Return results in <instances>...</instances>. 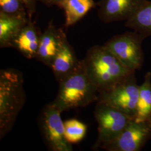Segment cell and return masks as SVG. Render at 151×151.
<instances>
[{
	"instance_id": "7a4b0ae2",
	"label": "cell",
	"mask_w": 151,
	"mask_h": 151,
	"mask_svg": "<svg viewBox=\"0 0 151 151\" xmlns=\"http://www.w3.org/2000/svg\"><path fill=\"white\" fill-rule=\"evenodd\" d=\"M24 78L13 68L0 71V139L11 131L25 103Z\"/></svg>"
},
{
	"instance_id": "ac0fdd59",
	"label": "cell",
	"mask_w": 151,
	"mask_h": 151,
	"mask_svg": "<svg viewBox=\"0 0 151 151\" xmlns=\"http://www.w3.org/2000/svg\"><path fill=\"white\" fill-rule=\"evenodd\" d=\"M0 11L12 15H27L22 0H0Z\"/></svg>"
},
{
	"instance_id": "7c38bea8",
	"label": "cell",
	"mask_w": 151,
	"mask_h": 151,
	"mask_svg": "<svg viewBox=\"0 0 151 151\" xmlns=\"http://www.w3.org/2000/svg\"><path fill=\"white\" fill-rule=\"evenodd\" d=\"M29 20L27 15H12L0 11V47H12L14 39Z\"/></svg>"
},
{
	"instance_id": "52a82bcc",
	"label": "cell",
	"mask_w": 151,
	"mask_h": 151,
	"mask_svg": "<svg viewBox=\"0 0 151 151\" xmlns=\"http://www.w3.org/2000/svg\"><path fill=\"white\" fill-rule=\"evenodd\" d=\"M139 90V86L134 73L112 87L100 92L97 101L109 104L134 119Z\"/></svg>"
},
{
	"instance_id": "5b68a950",
	"label": "cell",
	"mask_w": 151,
	"mask_h": 151,
	"mask_svg": "<svg viewBox=\"0 0 151 151\" xmlns=\"http://www.w3.org/2000/svg\"><path fill=\"white\" fill-rule=\"evenodd\" d=\"M146 39L133 30L115 35L104 44L130 70H140L144 63L142 43Z\"/></svg>"
},
{
	"instance_id": "4fadbf2b",
	"label": "cell",
	"mask_w": 151,
	"mask_h": 151,
	"mask_svg": "<svg viewBox=\"0 0 151 151\" xmlns=\"http://www.w3.org/2000/svg\"><path fill=\"white\" fill-rule=\"evenodd\" d=\"M74 50L67 41L54 57L50 66L56 80L60 82L80 64Z\"/></svg>"
},
{
	"instance_id": "8992f818",
	"label": "cell",
	"mask_w": 151,
	"mask_h": 151,
	"mask_svg": "<svg viewBox=\"0 0 151 151\" xmlns=\"http://www.w3.org/2000/svg\"><path fill=\"white\" fill-rule=\"evenodd\" d=\"M62 112L53 103L45 105L39 117V127L44 141L53 151H72V145L66 140Z\"/></svg>"
},
{
	"instance_id": "277c9868",
	"label": "cell",
	"mask_w": 151,
	"mask_h": 151,
	"mask_svg": "<svg viewBox=\"0 0 151 151\" xmlns=\"http://www.w3.org/2000/svg\"><path fill=\"white\" fill-rule=\"evenodd\" d=\"M98 136L93 149H102L124 130L133 118L106 103L97 101L94 111Z\"/></svg>"
},
{
	"instance_id": "ffe728a7",
	"label": "cell",
	"mask_w": 151,
	"mask_h": 151,
	"mask_svg": "<svg viewBox=\"0 0 151 151\" xmlns=\"http://www.w3.org/2000/svg\"><path fill=\"white\" fill-rule=\"evenodd\" d=\"M62 1V0H37V1H39L48 6H58Z\"/></svg>"
},
{
	"instance_id": "9a60e30c",
	"label": "cell",
	"mask_w": 151,
	"mask_h": 151,
	"mask_svg": "<svg viewBox=\"0 0 151 151\" xmlns=\"http://www.w3.org/2000/svg\"><path fill=\"white\" fill-rule=\"evenodd\" d=\"M134 120L151 123V72L145 75L143 83L139 86L137 112Z\"/></svg>"
},
{
	"instance_id": "30bf717a",
	"label": "cell",
	"mask_w": 151,
	"mask_h": 151,
	"mask_svg": "<svg viewBox=\"0 0 151 151\" xmlns=\"http://www.w3.org/2000/svg\"><path fill=\"white\" fill-rule=\"evenodd\" d=\"M67 41L64 31L55 27L52 22H49L41 34L36 59L50 67L54 57Z\"/></svg>"
},
{
	"instance_id": "8fae6325",
	"label": "cell",
	"mask_w": 151,
	"mask_h": 151,
	"mask_svg": "<svg viewBox=\"0 0 151 151\" xmlns=\"http://www.w3.org/2000/svg\"><path fill=\"white\" fill-rule=\"evenodd\" d=\"M41 34L31 20L14 39L12 47L16 49L27 59L37 58Z\"/></svg>"
},
{
	"instance_id": "9c48e42d",
	"label": "cell",
	"mask_w": 151,
	"mask_h": 151,
	"mask_svg": "<svg viewBox=\"0 0 151 151\" xmlns=\"http://www.w3.org/2000/svg\"><path fill=\"white\" fill-rule=\"evenodd\" d=\"M147 0H101L98 16L104 23L127 21L133 16Z\"/></svg>"
},
{
	"instance_id": "5bb4252c",
	"label": "cell",
	"mask_w": 151,
	"mask_h": 151,
	"mask_svg": "<svg viewBox=\"0 0 151 151\" xmlns=\"http://www.w3.org/2000/svg\"><path fill=\"white\" fill-rule=\"evenodd\" d=\"M96 6L93 0H62L58 6L65 13V27H68L80 21Z\"/></svg>"
},
{
	"instance_id": "d6986e66",
	"label": "cell",
	"mask_w": 151,
	"mask_h": 151,
	"mask_svg": "<svg viewBox=\"0 0 151 151\" xmlns=\"http://www.w3.org/2000/svg\"><path fill=\"white\" fill-rule=\"evenodd\" d=\"M27 11L29 20H32V16L36 11V2L37 0H22Z\"/></svg>"
},
{
	"instance_id": "ba28073f",
	"label": "cell",
	"mask_w": 151,
	"mask_h": 151,
	"mask_svg": "<svg viewBox=\"0 0 151 151\" xmlns=\"http://www.w3.org/2000/svg\"><path fill=\"white\" fill-rule=\"evenodd\" d=\"M151 138V123L134 119L116 138L104 146L108 151H139Z\"/></svg>"
},
{
	"instance_id": "3957f363",
	"label": "cell",
	"mask_w": 151,
	"mask_h": 151,
	"mask_svg": "<svg viewBox=\"0 0 151 151\" xmlns=\"http://www.w3.org/2000/svg\"><path fill=\"white\" fill-rule=\"evenodd\" d=\"M59 83L58 93L52 103L62 113L98 100L99 90L87 75L82 60L75 70Z\"/></svg>"
},
{
	"instance_id": "2e32d148",
	"label": "cell",
	"mask_w": 151,
	"mask_h": 151,
	"mask_svg": "<svg viewBox=\"0 0 151 151\" xmlns=\"http://www.w3.org/2000/svg\"><path fill=\"white\" fill-rule=\"evenodd\" d=\"M125 27L146 38L151 37V1L147 0L133 16L125 21Z\"/></svg>"
},
{
	"instance_id": "e0dca14e",
	"label": "cell",
	"mask_w": 151,
	"mask_h": 151,
	"mask_svg": "<svg viewBox=\"0 0 151 151\" xmlns=\"http://www.w3.org/2000/svg\"><path fill=\"white\" fill-rule=\"evenodd\" d=\"M64 126L65 138L71 145L80 142L86 135V125L78 120H67L64 122Z\"/></svg>"
},
{
	"instance_id": "6da1fadb",
	"label": "cell",
	"mask_w": 151,
	"mask_h": 151,
	"mask_svg": "<svg viewBox=\"0 0 151 151\" xmlns=\"http://www.w3.org/2000/svg\"><path fill=\"white\" fill-rule=\"evenodd\" d=\"M82 61L87 75L99 93L135 73L126 67L105 45L91 47Z\"/></svg>"
}]
</instances>
